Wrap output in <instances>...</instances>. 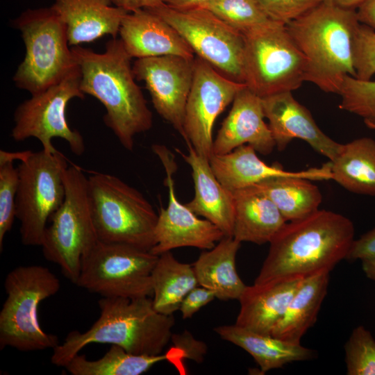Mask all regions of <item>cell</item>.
I'll return each mask as SVG.
<instances>
[{"mask_svg": "<svg viewBox=\"0 0 375 375\" xmlns=\"http://www.w3.org/2000/svg\"><path fill=\"white\" fill-rule=\"evenodd\" d=\"M262 101L265 117L278 151L285 150L294 139H301L330 161L338 156L343 144L319 128L310 112L294 97L292 92L269 95Z\"/></svg>", "mask_w": 375, "mask_h": 375, "instance_id": "17", "label": "cell"}, {"mask_svg": "<svg viewBox=\"0 0 375 375\" xmlns=\"http://www.w3.org/2000/svg\"><path fill=\"white\" fill-rule=\"evenodd\" d=\"M354 234L349 218L327 210L287 222L269 242L254 283L330 273L347 258Z\"/></svg>", "mask_w": 375, "mask_h": 375, "instance_id": "1", "label": "cell"}, {"mask_svg": "<svg viewBox=\"0 0 375 375\" xmlns=\"http://www.w3.org/2000/svg\"><path fill=\"white\" fill-rule=\"evenodd\" d=\"M119 34L133 58L168 55L194 58V53L181 35L166 21L147 9L128 12Z\"/></svg>", "mask_w": 375, "mask_h": 375, "instance_id": "19", "label": "cell"}, {"mask_svg": "<svg viewBox=\"0 0 375 375\" xmlns=\"http://www.w3.org/2000/svg\"><path fill=\"white\" fill-rule=\"evenodd\" d=\"M81 71L78 65L58 83L19 104L14 113L15 125L11 136L15 141L37 138L42 149L49 153L58 150L51 140H65L72 152L81 156L85 151L81 134L72 129L67 121L66 108L74 98L83 99L80 88Z\"/></svg>", "mask_w": 375, "mask_h": 375, "instance_id": "13", "label": "cell"}, {"mask_svg": "<svg viewBox=\"0 0 375 375\" xmlns=\"http://www.w3.org/2000/svg\"><path fill=\"white\" fill-rule=\"evenodd\" d=\"M245 86L224 76L201 58H194L184 119L187 145L191 144L197 153L210 160L213 155L215 120Z\"/></svg>", "mask_w": 375, "mask_h": 375, "instance_id": "14", "label": "cell"}, {"mask_svg": "<svg viewBox=\"0 0 375 375\" xmlns=\"http://www.w3.org/2000/svg\"><path fill=\"white\" fill-rule=\"evenodd\" d=\"M332 180L329 160L320 167L267 178L256 185L276 206L287 222L306 217L319 210L322 195L312 181Z\"/></svg>", "mask_w": 375, "mask_h": 375, "instance_id": "20", "label": "cell"}, {"mask_svg": "<svg viewBox=\"0 0 375 375\" xmlns=\"http://www.w3.org/2000/svg\"><path fill=\"white\" fill-rule=\"evenodd\" d=\"M348 375H375V340L370 332L358 326L344 344Z\"/></svg>", "mask_w": 375, "mask_h": 375, "instance_id": "35", "label": "cell"}, {"mask_svg": "<svg viewBox=\"0 0 375 375\" xmlns=\"http://www.w3.org/2000/svg\"><path fill=\"white\" fill-rule=\"evenodd\" d=\"M356 78L370 80L375 74V31L360 24L356 32L353 47Z\"/></svg>", "mask_w": 375, "mask_h": 375, "instance_id": "36", "label": "cell"}, {"mask_svg": "<svg viewBox=\"0 0 375 375\" xmlns=\"http://www.w3.org/2000/svg\"><path fill=\"white\" fill-rule=\"evenodd\" d=\"M360 24L356 10L325 2L286 24L306 59V81L338 94L344 78L356 77L353 47Z\"/></svg>", "mask_w": 375, "mask_h": 375, "instance_id": "4", "label": "cell"}, {"mask_svg": "<svg viewBox=\"0 0 375 375\" xmlns=\"http://www.w3.org/2000/svg\"><path fill=\"white\" fill-rule=\"evenodd\" d=\"M171 341L174 349L181 353V357L197 363L203 361L207 353V345L204 342L197 340L189 331L185 330L181 333L172 334Z\"/></svg>", "mask_w": 375, "mask_h": 375, "instance_id": "38", "label": "cell"}, {"mask_svg": "<svg viewBox=\"0 0 375 375\" xmlns=\"http://www.w3.org/2000/svg\"><path fill=\"white\" fill-rule=\"evenodd\" d=\"M169 353L153 356L134 354L120 346L111 344L101 358L91 360L78 353L65 368L72 375H139L158 362L169 360Z\"/></svg>", "mask_w": 375, "mask_h": 375, "instance_id": "31", "label": "cell"}, {"mask_svg": "<svg viewBox=\"0 0 375 375\" xmlns=\"http://www.w3.org/2000/svg\"><path fill=\"white\" fill-rule=\"evenodd\" d=\"M110 0H56L51 8L65 24L69 46L92 42L105 35L116 38L129 12Z\"/></svg>", "mask_w": 375, "mask_h": 375, "instance_id": "22", "label": "cell"}, {"mask_svg": "<svg viewBox=\"0 0 375 375\" xmlns=\"http://www.w3.org/2000/svg\"><path fill=\"white\" fill-rule=\"evenodd\" d=\"M329 274V272H322L301 280L272 335L300 343L301 338L317 321L322 303L327 294Z\"/></svg>", "mask_w": 375, "mask_h": 375, "instance_id": "27", "label": "cell"}, {"mask_svg": "<svg viewBox=\"0 0 375 375\" xmlns=\"http://www.w3.org/2000/svg\"><path fill=\"white\" fill-rule=\"evenodd\" d=\"M98 305V319L85 332H69L53 349L52 364L65 367L93 343L115 344L129 353L153 356L161 354L171 340L174 317L157 312L151 297H101Z\"/></svg>", "mask_w": 375, "mask_h": 375, "instance_id": "3", "label": "cell"}, {"mask_svg": "<svg viewBox=\"0 0 375 375\" xmlns=\"http://www.w3.org/2000/svg\"><path fill=\"white\" fill-rule=\"evenodd\" d=\"M362 261V268L369 279L375 281V257L365 258Z\"/></svg>", "mask_w": 375, "mask_h": 375, "instance_id": "45", "label": "cell"}, {"mask_svg": "<svg viewBox=\"0 0 375 375\" xmlns=\"http://www.w3.org/2000/svg\"><path fill=\"white\" fill-rule=\"evenodd\" d=\"M24 151H0V249H3L6 234L9 232L16 218V197L19 185L17 167L13 160H21Z\"/></svg>", "mask_w": 375, "mask_h": 375, "instance_id": "33", "label": "cell"}, {"mask_svg": "<svg viewBox=\"0 0 375 375\" xmlns=\"http://www.w3.org/2000/svg\"><path fill=\"white\" fill-rule=\"evenodd\" d=\"M360 24L375 31V0H367L356 11Z\"/></svg>", "mask_w": 375, "mask_h": 375, "instance_id": "42", "label": "cell"}, {"mask_svg": "<svg viewBox=\"0 0 375 375\" xmlns=\"http://www.w3.org/2000/svg\"><path fill=\"white\" fill-rule=\"evenodd\" d=\"M209 161L218 181L232 193L267 178L294 172L284 170L277 165L266 164L248 144L240 146L227 153L213 154Z\"/></svg>", "mask_w": 375, "mask_h": 375, "instance_id": "28", "label": "cell"}, {"mask_svg": "<svg viewBox=\"0 0 375 375\" xmlns=\"http://www.w3.org/2000/svg\"><path fill=\"white\" fill-rule=\"evenodd\" d=\"M332 180L354 194L375 197V140L369 137L343 144L331 161Z\"/></svg>", "mask_w": 375, "mask_h": 375, "instance_id": "29", "label": "cell"}, {"mask_svg": "<svg viewBox=\"0 0 375 375\" xmlns=\"http://www.w3.org/2000/svg\"><path fill=\"white\" fill-rule=\"evenodd\" d=\"M208 1L210 0H163V2L173 8L184 10L199 7Z\"/></svg>", "mask_w": 375, "mask_h": 375, "instance_id": "43", "label": "cell"}, {"mask_svg": "<svg viewBox=\"0 0 375 375\" xmlns=\"http://www.w3.org/2000/svg\"><path fill=\"white\" fill-rule=\"evenodd\" d=\"M232 104L213 141V154L227 153L248 144L257 153L269 155L275 142L264 120L262 98L245 86L237 93Z\"/></svg>", "mask_w": 375, "mask_h": 375, "instance_id": "18", "label": "cell"}, {"mask_svg": "<svg viewBox=\"0 0 375 375\" xmlns=\"http://www.w3.org/2000/svg\"><path fill=\"white\" fill-rule=\"evenodd\" d=\"M372 257H375V227L353 240L346 259L362 260Z\"/></svg>", "mask_w": 375, "mask_h": 375, "instance_id": "40", "label": "cell"}, {"mask_svg": "<svg viewBox=\"0 0 375 375\" xmlns=\"http://www.w3.org/2000/svg\"><path fill=\"white\" fill-rule=\"evenodd\" d=\"M115 6L128 12L142 8H151L163 3V0H110Z\"/></svg>", "mask_w": 375, "mask_h": 375, "instance_id": "41", "label": "cell"}, {"mask_svg": "<svg viewBox=\"0 0 375 375\" xmlns=\"http://www.w3.org/2000/svg\"><path fill=\"white\" fill-rule=\"evenodd\" d=\"M71 49L81 71V90L104 106L105 124L125 149L133 151L134 137L152 127L153 115L122 40L108 41L103 53L80 46Z\"/></svg>", "mask_w": 375, "mask_h": 375, "instance_id": "2", "label": "cell"}, {"mask_svg": "<svg viewBox=\"0 0 375 375\" xmlns=\"http://www.w3.org/2000/svg\"><path fill=\"white\" fill-rule=\"evenodd\" d=\"M144 9L170 24L198 57L227 78L244 83V38L241 33L201 7L178 10L163 3Z\"/></svg>", "mask_w": 375, "mask_h": 375, "instance_id": "12", "label": "cell"}, {"mask_svg": "<svg viewBox=\"0 0 375 375\" xmlns=\"http://www.w3.org/2000/svg\"><path fill=\"white\" fill-rule=\"evenodd\" d=\"M6 299L0 311V349L12 347L20 351L53 349L58 338L43 331L38 307L60 290L58 278L42 265L19 266L6 276Z\"/></svg>", "mask_w": 375, "mask_h": 375, "instance_id": "6", "label": "cell"}, {"mask_svg": "<svg viewBox=\"0 0 375 375\" xmlns=\"http://www.w3.org/2000/svg\"><path fill=\"white\" fill-rule=\"evenodd\" d=\"M67 167L59 151H26L20 160L16 218L24 245L41 246L47 221L64 200L63 175Z\"/></svg>", "mask_w": 375, "mask_h": 375, "instance_id": "10", "label": "cell"}, {"mask_svg": "<svg viewBox=\"0 0 375 375\" xmlns=\"http://www.w3.org/2000/svg\"><path fill=\"white\" fill-rule=\"evenodd\" d=\"M64 200L51 215L41 247L44 257L58 265L62 274L75 284L84 255L97 242L88 194V177L76 165L63 175Z\"/></svg>", "mask_w": 375, "mask_h": 375, "instance_id": "8", "label": "cell"}, {"mask_svg": "<svg viewBox=\"0 0 375 375\" xmlns=\"http://www.w3.org/2000/svg\"><path fill=\"white\" fill-rule=\"evenodd\" d=\"M158 258L150 251L98 240L82 258L76 285L101 297H151Z\"/></svg>", "mask_w": 375, "mask_h": 375, "instance_id": "11", "label": "cell"}, {"mask_svg": "<svg viewBox=\"0 0 375 375\" xmlns=\"http://www.w3.org/2000/svg\"><path fill=\"white\" fill-rule=\"evenodd\" d=\"M274 20L287 24L311 10L324 0H256Z\"/></svg>", "mask_w": 375, "mask_h": 375, "instance_id": "37", "label": "cell"}, {"mask_svg": "<svg viewBox=\"0 0 375 375\" xmlns=\"http://www.w3.org/2000/svg\"><path fill=\"white\" fill-rule=\"evenodd\" d=\"M214 331L222 340L249 353L263 372L283 367L290 362L305 361L315 357L314 350L301 343L288 342L270 334L259 333L235 324L216 326Z\"/></svg>", "mask_w": 375, "mask_h": 375, "instance_id": "25", "label": "cell"}, {"mask_svg": "<svg viewBox=\"0 0 375 375\" xmlns=\"http://www.w3.org/2000/svg\"><path fill=\"white\" fill-rule=\"evenodd\" d=\"M302 279L273 280L247 285L238 300L240 308L235 324L259 333L271 335Z\"/></svg>", "mask_w": 375, "mask_h": 375, "instance_id": "23", "label": "cell"}, {"mask_svg": "<svg viewBox=\"0 0 375 375\" xmlns=\"http://www.w3.org/2000/svg\"><path fill=\"white\" fill-rule=\"evenodd\" d=\"M199 7L212 12L242 35L276 22L256 0H210Z\"/></svg>", "mask_w": 375, "mask_h": 375, "instance_id": "32", "label": "cell"}, {"mask_svg": "<svg viewBox=\"0 0 375 375\" xmlns=\"http://www.w3.org/2000/svg\"><path fill=\"white\" fill-rule=\"evenodd\" d=\"M240 244L233 237L225 236L192 265L199 285L211 290L221 301L239 300L247 287L235 266Z\"/></svg>", "mask_w": 375, "mask_h": 375, "instance_id": "26", "label": "cell"}, {"mask_svg": "<svg viewBox=\"0 0 375 375\" xmlns=\"http://www.w3.org/2000/svg\"><path fill=\"white\" fill-rule=\"evenodd\" d=\"M367 0H324V2L344 9L356 10Z\"/></svg>", "mask_w": 375, "mask_h": 375, "instance_id": "44", "label": "cell"}, {"mask_svg": "<svg viewBox=\"0 0 375 375\" xmlns=\"http://www.w3.org/2000/svg\"><path fill=\"white\" fill-rule=\"evenodd\" d=\"M88 186L98 240L151 251L158 215L144 196L109 174L93 173L88 177Z\"/></svg>", "mask_w": 375, "mask_h": 375, "instance_id": "5", "label": "cell"}, {"mask_svg": "<svg viewBox=\"0 0 375 375\" xmlns=\"http://www.w3.org/2000/svg\"><path fill=\"white\" fill-rule=\"evenodd\" d=\"M22 33L26 55L13 77L31 95L58 83L77 66L67 28L51 8L27 10L13 23Z\"/></svg>", "mask_w": 375, "mask_h": 375, "instance_id": "7", "label": "cell"}, {"mask_svg": "<svg viewBox=\"0 0 375 375\" xmlns=\"http://www.w3.org/2000/svg\"><path fill=\"white\" fill-rule=\"evenodd\" d=\"M151 281L153 308L167 315L179 310L185 297L199 285L193 266L178 261L171 251L158 256Z\"/></svg>", "mask_w": 375, "mask_h": 375, "instance_id": "30", "label": "cell"}, {"mask_svg": "<svg viewBox=\"0 0 375 375\" xmlns=\"http://www.w3.org/2000/svg\"><path fill=\"white\" fill-rule=\"evenodd\" d=\"M243 35L244 84L253 93L292 92L306 81V59L286 24L274 22Z\"/></svg>", "mask_w": 375, "mask_h": 375, "instance_id": "9", "label": "cell"}, {"mask_svg": "<svg viewBox=\"0 0 375 375\" xmlns=\"http://www.w3.org/2000/svg\"><path fill=\"white\" fill-rule=\"evenodd\" d=\"M338 94L340 109L362 118L367 127L375 129V81L347 76Z\"/></svg>", "mask_w": 375, "mask_h": 375, "instance_id": "34", "label": "cell"}, {"mask_svg": "<svg viewBox=\"0 0 375 375\" xmlns=\"http://www.w3.org/2000/svg\"><path fill=\"white\" fill-rule=\"evenodd\" d=\"M233 237L240 242L269 243L287 222L274 202L256 185L234 193Z\"/></svg>", "mask_w": 375, "mask_h": 375, "instance_id": "24", "label": "cell"}, {"mask_svg": "<svg viewBox=\"0 0 375 375\" xmlns=\"http://www.w3.org/2000/svg\"><path fill=\"white\" fill-rule=\"evenodd\" d=\"M215 293L203 286H197L185 297L179 308L183 319L191 318L202 307L212 301Z\"/></svg>", "mask_w": 375, "mask_h": 375, "instance_id": "39", "label": "cell"}, {"mask_svg": "<svg viewBox=\"0 0 375 375\" xmlns=\"http://www.w3.org/2000/svg\"><path fill=\"white\" fill-rule=\"evenodd\" d=\"M194 62V58L168 55L138 58L133 65L135 78L144 82L157 113L171 124L185 141V111L192 83Z\"/></svg>", "mask_w": 375, "mask_h": 375, "instance_id": "16", "label": "cell"}, {"mask_svg": "<svg viewBox=\"0 0 375 375\" xmlns=\"http://www.w3.org/2000/svg\"><path fill=\"white\" fill-rule=\"evenodd\" d=\"M152 150L160 160L166 174L164 181L168 189V203L162 208L155 228L156 244L151 252L159 256L179 247H191L203 250L213 248L225 237L214 224L200 219L181 203L176 194L173 174L176 170L174 156L164 145L153 144Z\"/></svg>", "mask_w": 375, "mask_h": 375, "instance_id": "15", "label": "cell"}, {"mask_svg": "<svg viewBox=\"0 0 375 375\" xmlns=\"http://www.w3.org/2000/svg\"><path fill=\"white\" fill-rule=\"evenodd\" d=\"M188 154L176 149L190 165L194 185V197L187 207L198 216L217 226L227 237H233L235 220L233 194L215 176L209 159L197 153L191 144Z\"/></svg>", "mask_w": 375, "mask_h": 375, "instance_id": "21", "label": "cell"}]
</instances>
